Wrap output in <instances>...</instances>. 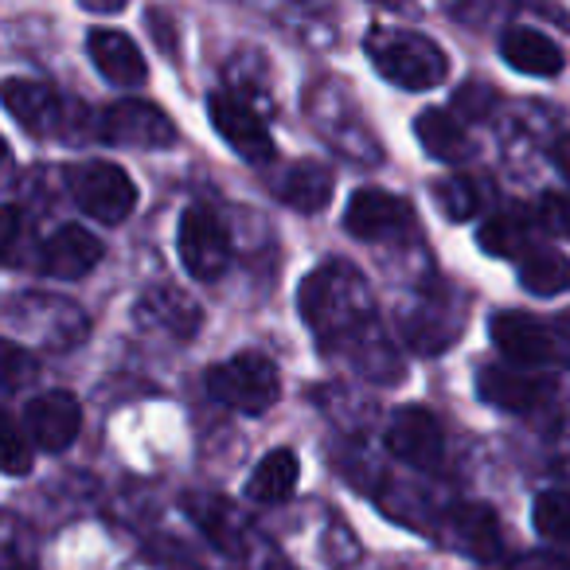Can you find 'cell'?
<instances>
[{"label":"cell","instance_id":"6","mask_svg":"<svg viewBox=\"0 0 570 570\" xmlns=\"http://www.w3.org/2000/svg\"><path fill=\"white\" fill-rule=\"evenodd\" d=\"M207 118H212L215 134H219L243 160H254V165L274 160V153H277L274 137H269L266 121L258 118V110H254L246 98L230 95V90H219V95H212V102H207Z\"/></svg>","mask_w":570,"mask_h":570},{"label":"cell","instance_id":"36","mask_svg":"<svg viewBox=\"0 0 570 570\" xmlns=\"http://www.w3.org/2000/svg\"><path fill=\"white\" fill-rule=\"evenodd\" d=\"M551 160H554V168H559V176L570 184V134H562L559 141L551 145Z\"/></svg>","mask_w":570,"mask_h":570},{"label":"cell","instance_id":"12","mask_svg":"<svg viewBox=\"0 0 570 570\" xmlns=\"http://www.w3.org/2000/svg\"><path fill=\"white\" fill-rule=\"evenodd\" d=\"M0 102L28 134L56 137L63 129V98L48 82L36 79H4L0 82Z\"/></svg>","mask_w":570,"mask_h":570},{"label":"cell","instance_id":"14","mask_svg":"<svg viewBox=\"0 0 570 570\" xmlns=\"http://www.w3.org/2000/svg\"><path fill=\"white\" fill-rule=\"evenodd\" d=\"M489 336L500 348V356L512 360V364H520V367L551 364V360L559 356L551 333H547L535 317H528V313H497L489 325Z\"/></svg>","mask_w":570,"mask_h":570},{"label":"cell","instance_id":"8","mask_svg":"<svg viewBox=\"0 0 570 570\" xmlns=\"http://www.w3.org/2000/svg\"><path fill=\"white\" fill-rule=\"evenodd\" d=\"M411 223H414V207L380 188H360L348 199V207H344V227H348V235L364 238V243L399 238L403 230H411Z\"/></svg>","mask_w":570,"mask_h":570},{"label":"cell","instance_id":"28","mask_svg":"<svg viewBox=\"0 0 570 570\" xmlns=\"http://www.w3.org/2000/svg\"><path fill=\"white\" fill-rule=\"evenodd\" d=\"M531 520H535V531L543 539L570 547V492H539Z\"/></svg>","mask_w":570,"mask_h":570},{"label":"cell","instance_id":"11","mask_svg":"<svg viewBox=\"0 0 570 570\" xmlns=\"http://www.w3.org/2000/svg\"><path fill=\"white\" fill-rule=\"evenodd\" d=\"M82 426V406L67 391H48V395H36L24 411V430L32 438V445L48 453H59L79 438Z\"/></svg>","mask_w":570,"mask_h":570},{"label":"cell","instance_id":"25","mask_svg":"<svg viewBox=\"0 0 570 570\" xmlns=\"http://www.w3.org/2000/svg\"><path fill=\"white\" fill-rule=\"evenodd\" d=\"M352 356H356V367L367 375V380H380V383H399L403 380V360L399 352L387 344V336L375 328V321L364 328V333L352 336Z\"/></svg>","mask_w":570,"mask_h":570},{"label":"cell","instance_id":"19","mask_svg":"<svg viewBox=\"0 0 570 570\" xmlns=\"http://www.w3.org/2000/svg\"><path fill=\"white\" fill-rule=\"evenodd\" d=\"M450 539L458 551L473 554V559L489 562L504 551V539H500V523L489 508L481 504H461L450 512Z\"/></svg>","mask_w":570,"mask_h":570},{"label":"cell","instance_id":"15","mask_svg":"<svg viewBox=\"0 0 570 570\" xmlns=\"http://www.w3.org/2000/svg\"><path fill=\"white\" fill-rule=\"evenodd\" d=\"M137 321L153 333L173 336V341H191L204 325V313L176 285H153L149 294L137 302Z\"/></svg>","mask_w":570,"mask_h":570},{"label":"cell","instance_id":"5","mask_svg":"<svg viewBox=\"0 0 570 570\" xmlns=\"http://www.w3.org/2000/svg\"><path fill=\"white\" fill-rule=\"evenodd\" d=\"M176 250L196 282H219L230 266V235L219 215L207 207H188L176 230Z\"/></svg>","mask_w":570,"mask_h":570},{"label":"cell","instance_id":"37","mask_svg":"<svg viewBox=\"0 0 570 570\" xmlns=\"http://www.w3.org/2000/svg\"><path fill=\"white\" fill-rule=\"evenodd\" d=\"M9 173H12V149H9V141L0 137V184L9 180Z\"/></svg>","mask_w":570,"mask_h":570},{"label":"cell","instance_id":"1","mask_svg":"<svg viewBox=\"0 0 570 570\" xmlns=\"http://www.w3.org/2000/svg\"><path fill=\"white\" fill-rule=\"evenodd\" d=\"M297 309H302L305 325L325 344H348L352 336L372 325L375 302L364 274L356 266H348V262H325V266H317L302 282Z\"/></svg>","mask_w":570,"mask_h":570},{"label":"cell","instance_id":"4","mask_svg":"<svg viewBox=\"0 0 570 570\" xmlns=\"http://www.w3.org/2000/svg\"><path fill=\"white\" fill-rule=\"evenodd\" d=\"M67 188H71L75 204L98 223H126L137 207V188L129 180L126 168L110 165V160H79L67 168Z\"/></svg>","mask_w":570,"mask_h":570},{"label":"cell","instance_id":"17","mask_svg":"<svg viewBox=\"0 0 570 570\" xmlns=\"http://www.w3.org/2000/svg\"><path fill=\"white\" fill-rule=\"evenodd\" d=\"M40 262H43V274L59 277V282L87 277L102 262V238L90 235L87 227H63L43 243Z\"/></svg>","mask_w":570,"mask_h":570},{"label":"cell","instance_id":"26","mask_svg":"<svg viewBox=\"0 0 570 570\" xmlns=\"http://www.w3.org/2000/svg\"><path fill=\"white\" fill-rule=\"evenodd\" d=\"M36 535L24 520L0 512V570H36Z\"/></svg>","mask_w":570,"mask_h":570},{"label":"cell","instance_id":"9","mask_svg":"<svg viewBox=\"0 0 570 570\" xmlns=\"http://www.w3.org/2000/svg\"><path fill=\"white\" fill-rule=\"evenodd\" d=\"M554 380L551 375H528L515 367H481L476 375V395L489 406L508 414H531L539 406H547L554 399Z\"/></svg>","mask_w":570,"mask_h":570},{"label":"cell","instance_id":"7","mask_svg":"<svg viewBox=\"0 0 570 570\" xmlns=\"http://www.w3.org/2000/svg\"><path fill=\"white\" fill-rule=\"evenodd\" d=\"M102 137L110 145H129V149H168L176 145V126L160 106L121 98L102 114Z\"/></svg>","mask_w":570,"mask_h":570},{"label":"cell","instance_id":"18","mask_svg":"<svg viewBox=\"0 0 570 570\" xmlns=\"http://www.w3.org/2000/svg\"><path fill=\"white\" fill-rule=\"evenodd\" d=\"M500 56L512 71L531 75V79H554L562 71V51L551 36L535 28H508L500 36Z\"/></svg>","mask_w":570,"mask_h":570},{"label":"cell","instance_id":"35","mask_svg":"<svg viewBox=\"0 0 570 570\" xmlns=\"http://www.w3.org/2000/svg\"><path fill=\"white\" fill-rule=\"evenodd\" d=\"M512 570H570L562 559L554 554H523L520 562H512Z\"/></svg>","mask_w":570,"mask_h":570},{"label":"cell","instance_id":"10","mask_svg":"<svg viewBox=\"0 0 570 570\" xmlns=\"http://www.w3.org/2000/svg\"><path fill=\"white\" fill-rule=\"evenodd\" d=\"M387 450L414 469H438L445 461L442 422L430 411H422V406H403V411L391 419Z\"/></svg>","mask_w":570,"mask_h":570},{"label":"cell","instance_id":"13","mask_svg":"<svg viewBox=\"0 0 570 570\" xmlns=\"http://www.w3.org/2000/svg\"><path fill=\"white\" fill-rule=\"evenodd\" d=\"M461 328H465V313H461L445 294L426 297V302H419L403 317L406 344H411L414 352H422V356H434V352L453 348V341L461 336Z\"/></svg>","mask_w":570,"mask_h":570},{"label":"cell","instance_id":"24","mask_svg":"<svg viewBox=\"0 0 570 570\" xmlns=\"http://www.w3.org/2000/svg\"><path fill=\"white\" fill-rule=\"evenodd\" d=\"M531 230H535V219L528 212H504L492 215L481 230H476V243H481L484 254L492 258H523L531 250Z\"/></svg>","mask_w":570,"mask_h":570},{"label":"cell","instance_id":"32","mask_svg":"<svg viewBox=\"0 0 570 570\" xmlns=\"http://www.w3.org/2000/svg\"><path fill=\"white\" fill-rule=\"evenodd\" d=\"M492 106H497V90L484 87V82H465V87L453 95V110L465 114V118H484Z\"/></svg>","mask_w":570,"mask_h":570},{"label":"cell","instance_id":"2","mask_svg":"<svg viewBox=\"0 0 570 570\" xmlns=\"http://www.w3.org/2000/svg\"><path fill=\"white\" fill-rule=\"evenodd\" d=\"M375 71L403 90H434L450 75V59L430 36L411 28H383L375 24L364 40Z\"/></svg>","mask_w":570,"mask_h":570},{"label":"cell","instance_id":"29","mask_svg":"<svg viewBox=\"0 0 570 570\" xmlns=\"http://www.w3.org/2000/svg\"><path fill=\"white\" fill-rule=\"evenodd\" d=\"M434 199L445 212V219H453V223H465L481 212V188H476L469 176H445V180H438Z\"/></svg>","mask_w":570,"mask_h":570},{"label":"cell","instance_id":"22","mask_svg":"<svg viewBox=\"0 0 570 570\" xmlns=\"http://www.w3.org/2000/svg\"><path fill=\"white\" fill-rule=\"evenodd\" d=\"M414 137H419V145L430 157L445 160V165H461V160L473 153V141H469L465 126H461L458 114H450V110H422L419 121H414Z\"/></svg>","mask_w":570,"mask_h":570},{"label":"cell","instance_id":"20","mask_svg":"<svg viewBox=\"0 0 570 570\" xmlns=\"http://www.w3.org/2000/svg\"><path fill=\"white\" fill-rule=\"evenodd\" d=\"M277 199L289 204L294 212H305V215H317L333 204V173L317 160H302L294 165L289 173L277 180Z\"/></svg>","mask_w":570,"mask_h":570},{"label":"cell","instance_id":"30","mask_svg":"<svg viewBox=\"0 0 570 570\" xmlns=\"http://www.w3.org/2000/svg\"><path fill=\"white\" fill-rule=\"evenodd\" d=\"M32 375H36V360L20 344L0 341V399L17 395Z\"/></svg>","mask_w":570,"mask_h":570},{"label":"cell","instance_id":"34","mask_svg":"<svg viewBox=\"0 0 570 570\" xmlns=\"http://www.w3.org/2000/svg\"><path fill=\"white\" fill-rule=\"evenodd\" d=\"M551 465L562 481L570 484V422H562V430L554 434V445H551Z\"/></svg>","mask_w":570,"mask_h":570},{"label":"cell","instance_id":"23","mask_svg":"<svg viewBox=\"0 0 570 570\" xmlns=\"http://www.w3.org/2000/svg\"><path fill=\"white\" fill-rule=\"evenodd\" d=\"M520 285L535 297H559L570 289V262L554 246H531L520 258Z\"/></svg>","mask_w":570,"mask_h":570},{"label":"cell","instance_id":"31","mask_svg":"<svg viewBox=\"0 0 570 570\" xmlns=\"http://www.w3.org/2000/svg\"><path fill=\"white\" fill-rule=\"evenodd\" d=\"M535 227L554 238H570V196L567 191H547L535 204Z\"/></svg>","mask_w":570,"mask_h":570},{"label":"cell","instance_id":"27","mask_svg":"<svg viewBox=\"0 0 570 570\" xmlns=\"http://www.w3.org/2000/svg\"><path fill=\"white\" fill-rule=\"evenodd\" d=\"M32 461H36V453H32L28 430L20 426L9 411H0V473L24 476V473H32Z\"/></svg>","mask_w":570,"mask_h":570},{"label":"cell","instance_id":"21","mask_svg":"<svg viewBox=\"0 0 570 570\" xmlns=\"http://www.w3.org/2000/svg\"><path fill=\"white\" fill-rule=\"evenodd\" d=\"M297 481H302L297 453L269 450L250 473V481H246V500H254V504H285L297 492Z\"/></svg>","mask_w":570,"mask_h":570},{"label":"cell","instance_id":"33","mask_svg":"<svg viewBox=\"0 0 570 570\" xmlns=\"http://www.w3.org/2000/svg\"><path fill=\"white\" fill-rule=\"evenodd\" d=\"M20 238H24V215H20V207L4 204L0 207V258H9Z\"/></svg>","mask_w":570,"mask_h":570},{"label":"cell","instance_id":"16","mask_svg":"<svg viewBox=\"0 0 570 570\" xmlns=\"http://www.w3.org/2000/svg\"><path fill=\"white\" fill-rule=\"evenodd\" d=\"M87 48H90V59L98 63V71H102L106 82H114V87H121V90L145 87L149 63H145L141 48H137L126 32H118V28H95Z\"/></svg>","mask_w":570,"mask_h":570},{"label":"cell","instance_id":"3","mask_svg":"<svg viewBox=\"0 0 570 570\" xmlns=\"http://www.w3.org/2000/svg\"><path fill=\"white\" fill-rule=\"evenodd\" d=\"M207 391L238 414H262L282 399L277 367L258 352H238L207 372Z\"/></svg>","mask_w":570,"mask_h":570}]
</instances>
